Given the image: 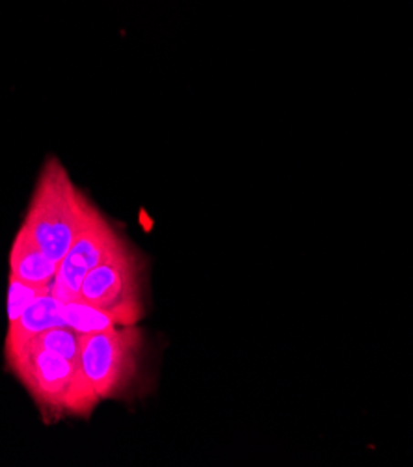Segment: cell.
Wrapping results in <instances>:
<instances>
[{"instance_id": "10", "label": "cell", "mask_w": 413, "mask_h": 467, "mask_svg": "<svg viewBox=\"0 0 413 467\" xmlns=\"http://www.w3.org/2000/svg\"><path fill=\"white\" fill-rule=\"evenodd\" d=\"M51 293V287H39L21 282V279L10 275V291H8V320L15 322L23 311L41 295Z\"/></svg>"}, {"instance_id": "5", "label": "cell", "mask_w": 413, "mask_h": 467, "mask_svg": "<svg viewBox=\"0 0 413 467\" xmlns=\"http://www.w3.org/2000/svg\"><path fill=\"white\" fill-rule=\"evenodd\" d=\"M123 243L125 239L119 235V231L98 209L94 218L78 233L66 257L58 263L55 279L78 300V289L84 277L107 261Z\"/></svg>"}, {"instance_id": "3", "label": "cell", "mask_w": 413, "mask_h": 467, "mask_svg": "<svg viewBox=\"0 0 413 467\" xmlns=\"http://www.w3.org/2000/svg\"><path fill=\"white\" fill-rule=\"evenodd\" d=\"M146 336L134 326L80 336L78 365L99 400L130 397L144 375Z\"/></svg>"}, {"instance_id": "1", "label": "cell", "mask_w": 413, "mask_h": 467, "mask_svg": "<svg viewBox=\"0 0 413 467\" xmlns=\"http://www.w3.org/2000/svg\"><path fill=\"white\" fill-rule=\"evenodd\" d=\"M5 358L47 423L62 421L64 417L86 419L101 402L78 361L32 343L5 347Z\"/></svg>"}, {"instance_id": "2", "label": "cell", "mask_w": 413, "mask_h": 467, "mask_svg": "<svg viewBox=\"0 0 413 467\" xmlns=\"http://www.w3.org/2000/svg\"><path fill=\"white\" fill-rule=\"evenodd\" d=\"M96 211L64 164L51 157L39 171L21 227L45 255L60 263Z\"/></svg>"}, {"instance_id": "6", "label": "cell", "mask_w": 413, "mask_h": 467, "mask_svg": "<svg viewBox=\"0 0 413 467\" xmlns=\"http://www.w3.org/2000/svg\"><path fill=\"white\" fill-rule=\"evenodd\" d=\"M58 274V263L49 259L36 241L21 227L10 252V275L25 284L51 287Z\"/></svg>"}, {"instance_id": "8", "label": "cell", "mask_w": 413, "mask_h": 467, "mask_svg": "<svg viewBox=\"0 0 413 467\" xmlns=\"http://www.w3.org/2000/svg\"><path fill=\"white\" fill-rule=\"evenodd\" d=\"M64 318L67 322V326L78 334H98L108 328H114L118 326L108 315H105L103 311L91 307L84 302H67L64 304Z\"/></svg>"}, {"instance_id": "9", "label": "cell", "mask_w": 413, "mask_h": 467, "mask_svg": "<svg viewBox=\"0 0 413 467\" xmlns=\"http://www.w3.org/2000/svg\"><path fill=\"white\" fill-rule=\"evenodd\" d=\"M80 336L78 332H75L71 326H57V328H49L45 330L34 337H30L25 343H32L39 348L57 352L67 359L78 361V354H80Z\"/></svg>"}, {"instance_id": "7", "label": "cell", "mask_w": 413, "mask_h": 467, "mask_svg": "<svg viewBox=\"0 0 413 467\" xmlns=\"http://www.w3.org/2000/svg\"><path fill=\"white\" fill-rule=\"evenodd\" d=\"M57 326H67L64 318V302L51 293H45L36 298L15 322H10L6 347L21 345L45 330L57 328Z\"/></svg>"}, {"instance_id": "4", "label": "cell", "mask_w": 413, "mask_h": 467, "mask_svg": "<svg viewBox=\"0 0 413 467\" xmlns=\"http://www.w3.org/2000/svg\"><path fill=\"white\" fill-rule=\"evenodd\" d=\"M146 257L125 241L84 277L78 302L103 311L118 326H134L146 315Z\"/></svg>"}]
</instances>
